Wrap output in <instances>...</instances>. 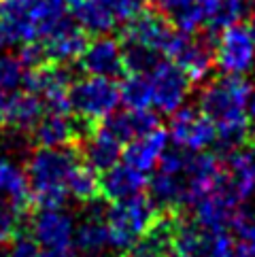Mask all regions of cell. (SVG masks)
Returning <instances> with one entry per match:
<instances>
[{
  "label": "cell",
  "mask_w": 255,
  "mask_h": 257,
  "mask_svg": "<svg viewBox=\"0 0 255 257\" xmlns=\"http://www.w3.org/2000/svg\"><path fill=\"white\" fill-rule=\"evenodd\" d=\"M232 257H255V244H251V242H238V244H234Z\"/></svg>",
  "instance_id": "obj_33"
},
{
  "label": "cell",
  "mask_w": 255,
  "mask_h": 257,
  "mask_svg": "<svg viewBox=\"0 0 255 257\" xmlns=\"http://www.w3.org/2000/svg\"><path fill=\"white\" fill-rule=\"evenodd\" d=\"M30 232L41 246L53 249V246H70L75 225L60 208H39L30 213Z\"/></svg>",
  "instance_id": "obj_14"
},
{
  "label": "cell",
  "mask_w": 255,
  "mask_h": 257,
  "mask_svg": "<svg viewBox=\"0 0 255 257\" xmlns=\"http://www.w3.org/2000/svg\"><path fill=\"white\" fill-rule=\"evenodd\" d=\"M28 134L36 147H77L79 149L81 143V134L75 117L70 119V115L64 113L45 111Z\"/></svg>",
  "instance_id": "obj_16"
},
{
  "label": "cell",
  "mask_w": 255,
  "mask_h": 257,
  "mask_svg": "<svg viewBox=\"0 0 255 257\" xmlns=\"http://www.w3.org/2000/svg\"><path fill=\"white\" fill-rule=\"evenodd\" d=\"M68 13L92 36L113 30L117 22L106 0H68Z\"/></svg>",
  "instance_id": "obj_22"
},
{
  "label": "cell",
  "mask_w": 255,
  "mask_h": 257,
  "mask_svg": "<svg viewBox=\"0 0 255 257\" xmlns=\"http://www.w3.org/2000/svg\"><path fill=\"white\" fill-rule=\"evenodd\" d=\"M119 100L125 108H149L153 104V89L149 75L141 72H128L119 83Z\"/></svg>",
  "instance_id": "obj_25"
},
{
  "label": "cell",
  "mask_w": 255,
  "mask_h": 257,
  "mask_svg": "<svg viewBox=\"0 0 255 257\" xmlns=\"http://www.w3.org/2000/svg\"><path fill=\"white\" fill-rule=\"evenodd\" d=\"M102 123L121 143H130L162 125L160 117L149 108H125L121 113H111Z\"/></svg>",
  "instance_id": "obj_20"
},
{
  "label": "cell",
  "mask_w": 255,
  "mask_h": 257,
  "mask_svg": "<svg viewBox=\"0 0 255 257\" xmlns=\"http://www.w3.org/2000/svg\"><path fill=\"white\" fill-rule=\"evenodd\" d=\"M234 242L227 229L208 232L185 215L175 238V257H232Z\"/></svg>",
  "instance_id": "obj_5"
},
{
  "label": "cell",
  "mask_w": 255,
  "mask_h": 257,
  "mask_svg": "<svg viewBox=\"0 0 255 257\" xmlns=\"http://www.w3.org/2000/svg\"><path fill=\"white\" fill-rule=\"evenodd\" d=\"M106 3H108V7H111L115 20L128 22L136 13L145 11V9L151 5V0H106Z\"/></svg>",
  "instance_id": "obj_31"
},
{
  "label": "cell",
  "mask_w": 255,
  "mask_h": 257,
  "mask_svg": "<svg viewBox=\"0 0 255 257\" xmlns=\"http://www.w3.org/2000/svg\"><path fill=\"white\" fill-rule=\"evenodd\" d=\"M147 187V174L128 164H115L113 168L100 174V194L108 202L132 198Z\"/></svg>",
  "instance_id": "obj_18"
},
{
  "label": "cell",
  "mask_w": 255,
  "mask_h": 257,
  "mask_svg": "<svg viewBox=\"0 0 255 257\" xmlns=\"http://www.w3.org/2000/svg\"><path fill=\"white\" fill-rule=\"evenodd\" d=\"M77 249L81 253H85L89 257L100 255L111 242H108V232H106V223L102 217H89L81 223L75 234H72Z\"/></svg>",
  "instance_id": "obj_24"
},
{
  "label": "cell",
  "mask_w": 255,
  "mask_h": 257,
  "mask_svg": "<svg viewBox=\"0 0 255 257\" xmlns=\"http://www.w3.org/2000/svg\"><path fill=\"white\" fill-rule=\"evenodd\" d=\"M28 3H32V0H28Z\"/></svg>",
  "instance_id": "obj_36"
},
{
  "label": "cell",
  "mask_w": 255,
  "mask_h": 257,
  "mask_svg": "<svg viewBox=\"0 0 255 257\" xmlns=\"http://www.w3.org/2000/svg\"><path fill=\"white\" fill-rule=\"evenodd\" d=\"M3 45H5V43H3V39H0V47H3Z\"/></svg>",
  "instance_id": "obj_35"
},
{
  "label": "cell",
  "mask_w": 255,
  "mask_h": 257,
  "mask_svg": "<svg viewBox=\"0 0 255 257\" xmlns=\"http://www.w3.org/2000/svg\"><path fill=\"white\" fill-rule=\"evenodd\" d=\"M121 56H123V68L128 72H141V75H149V72L162 62V53L156 49H149L145 45L121 41Z\"/></svg>",
  "instance_id": "obj_26"
},
{
  "label": "cell",
  "mask_w": 255,
  "mask_h": 257,
  "mask_svg": "<svg viewBox=\"0 0 255 257\" xmlns=\"http://www.w3.org/2000/svg\"><path fill=\"white\" fill-rule=\"evenodd\" d=\"M24 66L15 56H0V91L22 85Z\"/></svg>",
  "instance_id": "obj_29"
},
{
  "label": "cell",
  "mask_w": 255,
  "mask_h": 257,
  "mask_svg": "<svg viewBox=\"0 0 255 257\" xmlns=\"http://www.w3.org/2000/svg\"><path fill=\"white\" fill-rule=\"evenodd\" d=\"M255 64V41L247 26L225 28L215 43V66L223 75H244Z\"/></svg>",
  "instance_id": "obj_6"
},
{
  "label": "cell",
  "mask_w": 255,
  "mask_h": 257,
  "mask_svg": "<svg viewBox=\"0 0 255 257\" xmlns=\"http://www.w3.org/2000/svg\"><path fill=\"white\" fill-rule=\"evenodd\" d=\"M232 229L242 242H251L255 244V189L251 191L249 198H244L238 208H236Z\"/></svg>",
  "instance_id": "obj_27"
},
{
  "label": "cell",
  "mask_w": 255,
  "mask_h": 257,
  "mask_svg": "<svg viewBox=\"0 0 255 257\" xmlns=\"http://www.w3.org/2000/svg\"><path fill=\"white\" fill-rule=\"evenodd\" d=\"M81 160L77 147H39L28 164L26 177L30 183L32 210L62 208L68 198V177Z\"/></svg>",
  "instance_id": "obj_1"
},
{
  "label": "cell",
  "mask_w": 255,
  "mask_h": 257,
  "mask_svg": "<svg viewBox=\"0 0 255 257\" xmlns=\"http://www.w3.org/2000/svg\"><path fill=\"white\" fill-rule=\"evenodd\" d=\"M0 39L5 45L39 41L28 0H0Z\"/></svg>",
  "instance_id": "obj_13"
},
{
  "label": "cell",
  "mask_w": 255,
  "mask_h": 257,
  "mask_svg": "<svg viewBox=\"0 0 255 257\" xmlns=\"http://www.w3.org/2000/svg\"><path fill=\"white\" fill-rule=\"evenodd\" d=\"M166 145H168V132L160 125L156 130H151L149 134L139 136V139L128 143V147L121 151L123 164L147 174L156 168V164L160 160V155L164 153V149H166Z\"/></svg>",
  "instance_id": "obj_19"
},
{
  "label": "cell",
  "mask_w": 255,
  "mask_h": 257,
  "mask_svg": "<svg viewBox=\"0 0 255 257\" xmlns=\"http://www.w3.org/2000/svg\"><path fill=\"white\" fill-rule=\"evenodd\" d=\"M39 257H77V253L70 246H53V249H45L39 253Z\"/></svg>",
  "instance_id": "obj_32"
},
{
  "label": "cell",
  "mask_w": 255,
  "mask_h": 257,
  "mask_svg": "<svg viewBox=\"0 0 255 257\" xmlns=\"http://www.w3.org/2000/svg\"><path fill=\"white\" fill-rule=\"evenodd\" d=\"M149 81L153 89V104L164 115H172L179 111L191 89L189 77L170 60H162L149 72Z\"/></svg>",
  "instance_id": "obj_8"
},
{
  "label": "cell",
  "mask_w": 255,
  "mask_h": 257,
  "mask_svg": "<svg viewBox=\"0 0 255 257\" xmlns=\"http://www.w3.org/2000/svg\"><path fill=\"white\" fill-rule=\"evenodd\" d=\"M39 41L43 45L45 56H47V62L72 64L81 58V53H83L85 45L89 41V34L72 20L70 13H66Z\"/></svg>",
  "instance_id": "obj_9"
},
{
  "label": "cell",
  "mask_w": 255,
  "mask_h": 257,
  "mask_svg": "<svg viewBox=\"0 0 255 257\" xmlns=\"http://www.w3.org/2000/svg\"><path fill=\"white\" fill-rule=\"evenodd\" d=\"M249 91L251 85L242 75L217 77L202 87V94L198 100V111L204 113L215 125L247 117L244 106H247Z\"/></svg>",
  "instance_id": "obj_4"
},
{
  "label": "cell",
  "mask_w": 255,
  "mask_h": 257,
  "mask_svg": "<svg viewBox=\"0 0 255 257\" xmlns=\"http://www.w3.org/2000/svg\"><path fill=\"white\" fill-rule=\"evenodd\" d=\"M43 113V100L32 91H0V130L28 134Z\"/></svg>",
  "instance_id": "obj_10"
},
{
  "label": "cell",
  "mask_w": 255,
  "mask_h": 257,
  "mask_svg": "<svg viewBox=\"0 0 255 257\" xmlns=\"http://www.w3.org/2000/svg\"><path fill=\"white\" fill-rule=\"evenodd\" d=\"M0 196L11 202L17 215H22L24 219L30 217L32 200L28 177H26V170H22L9 158H0Z\"/></svg>",
  "instance_id": "obj_21"
},
{
  "label": "cell",
  "mask_w": 255,
  "mask_h": 257,
  "mask_svg": "<svg viewBox=\"0 0 255 257\" xmlns=\"http://www.w3.org/2000/svg\"><path fill=\"white\" fill-rule=\"evenodd\" d=\"M70 113L75 119L87 125H98L115 113L119 100V85L108 77L87 75L85 79H75L68 91Z\"/></svg>",
  "instance_id": "obj_3"
},
{
  "label": "cell",
  "mask_w": 255,
  "mask_h": 257,
  "mask_svg": "<svg viewBox=\"0 0 255 257\" xmlns=\"http://www.w3.org/2000/svg\"><path fill=\"white\" fill-rule=\"evenodd\" d=\"M170 139L187 151H204L215 143V123L198 108H183L170 115Z\"/></svg>",
  "instance_id": "obj_12"
},
{
  "label": "cell",
  "mask_w": 255,
  "mask_h": 257,
  "mask_svg": "<svg viewBox=\"0 0 255 257\" xmlns=\"http://www.w3.org/2000/svg\"><path fill=\"white\" fill-rule=\"evenodd\" d=\"M24 217L15 213V208L11 206L5 196H0V244L9 242V238L13 236V232L22 225Z\"/></svg>",
  "instance_id": "obj_30"
},
{
  "label": "cell",
  "mask_w": 255,
  "mask_h": 257,
  "mask_svg": "<svg viewBox=\"0 0 255 257\" xmlns=\"http://www.w3.org/2000/svg\"><path fill=\"white\" fill-rule=\"evenodd\" d=\"M39 253H41V244L36 242L30 227L22 223L13 232V236L9 238V257H39Z\"/></svg>",
  "instance_id": "obj_28"
},
{
  "label": "cell",
  "mask_w": 255,
  "mask_h": 257,
  "mask_svg": "<svg viewBox=\"0 0 255 257\" xmlns=\"http://www.w3.org/2000/svg\"><path fill=\"white\" fill-rule=\"evenodd\" d=\"M151 7L166 17L179 32L194 34L204 28L213 9V0H151Z\"/></svg>",
  "instance_id": "obj_15"
},
{
  "label": "cell",
  "mask_w": 255,
  "mask_h": 257,
  "mask_svg": "<svg viewBox=\"0 0 255 257\" xmlns=\"http://www.w3.org/2000/svg\"><path fill=\"white\" fill-rule=\"evenodd\" d=\"M177 28L172 26L162 13H158L156 9H145V11L136 13L134 17L125 22L123 30L119 34V41H130V43H139L145 45L149 49L160 51L162 56H166L168 47L172 45L177 36Z\"/></svg>",
  "instance_id": "obj_7"
},
{
  "label": "cell",
  "mask_w": 255,
  "mask_h": 257,
  "mask_svg": "<svg viewBox=\"0 0 255 257\" xmlns=\"http://www.w3.org/2000/svg\"><path fill=\"white\" fill-rule=\"evenodd\" d=\"M121 145L123 143L115 134L108 132L104 123H100L87 136H83V141L79 143V153L89 166L102 174L119 162L123 151Z\"/></svg>",
  "instance_id": "obj_17"
},
{
  "label": "cell",
  "mask_w": 255,
  "mask_h": 257,
  "mask_svg": "<svg viewBox=\"0 0 255 257\" xmlns=\"http://www.w3.org/2000/svg\"><path fill=\"white\" fill-rule=\"evenodd\" d=\"M247 28H249L253 41H255V9H253V15H251V20H249V24H247Z\"/></svg>",
  "instance_id": "obj_34"
},
{
  "label": "cell",
  "mask_w": 255,
  "mask_h": 257,
  "mask_svg": "<svg viewBox=\"0 0 255 257\" xmlns=\"http://www.w3.org/2000/svg\"><path fill=\"white\" fill-rule=\"evenodd\" d=\"M77 66L87 75L119 79L125 75L123 56H121V41L119 36L96 34V39L87 41L83 53L77 60Z\"/></svg>",
  "instance_id": "obj_11"
},
{
  "label": "cell",
  "mask_w": 255,
  "mask_h": 257,
  "mask_svg": "<svg viewBox=\"0 0 255 257\" xmlns=\"http://www.w3.org/2000/svg\"><path fill=\"white\" fill-rule=\"evenodd\" d=\"M158 213L160 206L143 191L132 198L111 202L104 217L111 246L119 249L121 253L128 251L145 234V229L151 225Z\"/></svg>",
  "instance_id": "obj_2"
},
{
  "label": "cell",
  "mask_w": 255,
  "mask_h": 257,
  "mask_svg": "<svg viewBox=\"0 0 255 257\" xmlns=\"http://www.w3.org/2000/svg\"><path fill=\"white\" fill-rule=\"evenodd\" d=\"M66 187L68 194L75 200H79L81 204H94V202L102 198V194H100V172L94 170L83 158L72 168Z\"/></svg>",
  "instance_id": "obj_23"
}]
</instances>
